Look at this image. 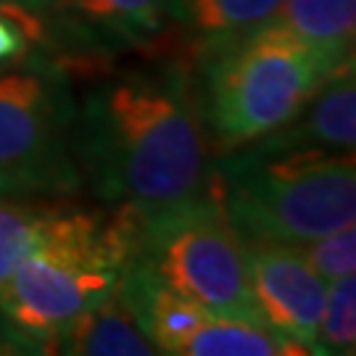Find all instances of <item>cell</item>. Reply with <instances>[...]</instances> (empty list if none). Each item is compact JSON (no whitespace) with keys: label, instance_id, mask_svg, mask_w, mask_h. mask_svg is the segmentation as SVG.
I'll use <instances>...</instances> for the list:
<instances>
[{"label":"cell","instance_id":"cell-1","mask_svg":"<svg viewBox=\"0 0 356 356\" xmlns=\"http://www.w3.org/2000/svg\"><path fill=\"white\" fill-rule=\"evenodd\" d=\"M214 156L182 61L111 74L76 101L82 182L132 219L206 195L214 188Z\"/></svg>","mask_w":356,"mask_h":356},{"label":"cell","instance_id":"cell-2","mask_svg":"<svg viewBox=\"0 0 356 356\" xmlns=\"http://www.w3.org/2000/svg\"><path fill=\"white\" fill-rule=\"evenodd\" d=\"M214 182L243 243L304 245L356 219L354 151L272 148L251 140L219 153Z\"/></svg>","mask_w":356,"mask_h":356},{"label":"cell","instance_id":"cell-3","mask_svg":"<svg viewBox=\"0 0 356 356\" xmlns=\"http://www.w3.org/2000/svg\"><path fill=\"white\" fill-rule=\"evenodd\" d=\"M332 72L280 19L198 53L193 82L214 153L288 124Z\"/></svg>","mask_w":356,"mask_h":356},{"label":"cell","instance_id":"cell-4","mask_svg":"<svg viewBox=\"0 0 356 356\" xmlns=\"http://www.w3.org/2000/svg\"><path fill=\"white\" fill-rule=\"evenodd\" d=\"M129 254L127 211L61 206L29 256L0 282V314L53 354L56 332L119 288Z\"/></svg>","mask_w":356,"mask_h":356},{"label":"cell","instance_id":"cell-5","mask_svg":"<svg viewBox=\"0 0 356 356\" xmlns=\"http://www.w3.org/2000/svg\"><path fill=\"white\" fill-rule=\"evenodd\" d=\"M129 264L191 304L264 325L251 293L245 243L229 222L216 182L191 204L132 219Z\"/></svg>","mask_w":356,"mask_h":356},{"label":"cell","instance_id":"cell-6","mask_svg":"<svg viewBox=\"0 0 356 356\" xmlns=\"http://www.w3.org/2000/svg\"><path fill=\"white\" fill-rule=\"evenodd\" d=\"M82 185L66 66L35 51L0 64V193L58 198Z\"/></svg>","mask_w":356,"mask_h":356},{"label":"cell","instance_id":"cell-7","mask_svg":"<svg viewBox=\"0 0 356 356\" xmlns=\"http://www.w3.org/2000/svg\"><path fill=\"white\" fill-rule=\"evenodd\" d=\"M248 280L259 317L275 332L317 354V327L327 282L306 264L296 245L245 243Z\"/></svg>","mask_w":356,"mask_h":356},{"label":"cell","instance_id":"cell-8","mask_svg":"<svg viewBox=\"0 0 356 356\" xmlns=\"http://www.w3.org/2000/svg\"><path fill=\"white\" fill-rule=\"evenodd\" d=\"M90 61L148 48L172 29L169 0H58Z\"/></svg>","mask_w":356,"mask_h":356},{"label":"cell","instance_id":"cell-9","mask_svg":"<svg viewBox=\"0 0 356 356\" xmlns=\"http://www.w3.org/2000/svg\"><path fill=\"white\" fill-rule=\"evenodd\" d=\"M259 143L272 148H317L348 153L356 145V76L354 61L335 69L288 124Z\"/></svg>","mask_w":356,"mask_h":356},{"label":"cell","instance_id":"cell-10","mask_svg":"<svg viewBox=\"0 0 356 356\" xmlns=\"http://www.w3.org/2000/svg\"><path fill=\"white\" fill-rule=\"evenodd\" d=\"M53 354L72 356H153L159 354L119 293L76 314L53 338Z\"/></svg>","mask_w":356,"mask_h":356},{"label":"cell","instance_id":"cell-11","mask_svg":"<svg viewBox=\"0 0 356 356\" xmlns=\"http://www.w3.org/2000/svg\"><path fill=\"white\" fill-rule=\"evenodd\" d=\"M280 8L282 0H169L172 26L188 38L195 56L277 22Z\"/></svg>","mask_w":356,"mask_h":356},{"label":"cell","instance_id":"cell-12","mask_svg":"<svg viewBox=\"0 0 356 356\" xmlns=\"http://www.w3.org/2000/svg\"><path fill=\"white\" fill-rule=\"evenodd\" d=\"M280 22L332 69L354 61L356 0H282Z\"/></svg>","mask_w":356,"mask_h":356},{"label":"cell","instance_id":"cell-13","mask_svg":"<svg viewBox=\"0 0 356 356\" xmlns=\"http://www.w3.org/2000/svg\"><path fill=\"white\" fill-rule=\"evenodd\" d=\"M0 19L16 26L35 53L64 66L90 61L66 24L58 0H0Z\"/></svg>","mask_w":356,"mask_h":356},{"label":"cell","instance_id":"cell-14","mask_svg":"<svg viewBox=\"0 0 356 356\" xmlns=\"http://www.w3.org/2000/svg\"><path fill=\"white\" fill-rule=\"evenodd\" d=\"M64 204L42 198H19L0 193V282L24 261L42 238V229Z\"/></svg>","mask_w":356,"mask_h":356},{"label":"cell","instance_id":"cell-15","mask_svg":"<svg viewBox=\"0 0 356 356\" xmlns=\"http://www.w3.org/2000/svg\"><path fill=\"white\" fill-rule=\"evenodd\" d=\"M356 351V280L343 275L330 280L317 327V354L351 356Z\"/></svg>","mask_w":356,"mask_h":356},{"label":"cell","instance_id":"cell-16","mask_svg":"<svg viewBox=\"0 0 356 356\" xmlns=\"http://www.w3.org/2000/svg\"><path fill=\"white\" fill-rule=\"evenodd\" d=\"M301 256L306 259V264L317 272L325 282L338 280L343 275H354L356 269V227L346 225L314 238V241L296 245Z\"/></svg>","mask_w":356,"mask_h":356},{"label":"cell","instance_id":"cell-17","mask_svg":"<svg viewBox=\"0 0 356 356\" xmlns=\"http://www.w3.org/2000/svg\"><path fill=\"white\" fill-rule=\"evenodd\" d=\"M0 354H11V356H22V354H45V348L29 338L26 332H22L13 322L0 314Z\"/></svg>","mask_w":356,"mask_h":356},{"label":"cell","instance_id":"cell-18","mask_svg":"<svg viewBox=\"0 0 356 356\" xmlns=\"http://www.w3.org/2000/svg\"><path fill=\"white\" fill-rule=\"evenodd\" d=\"M29 51H32V48H29V42H26L24 35L13 24H8L6 19H0V64L16 61V58H22V56Z\"/></svg>","mask_w":356,"mask_h":356}]
</instances>
